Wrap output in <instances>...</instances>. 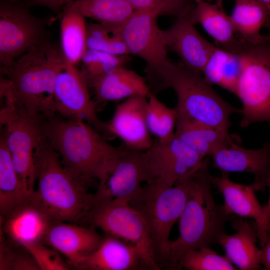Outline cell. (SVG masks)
Listing matches in <instances>:
<instances>
[{"label": "cell", "mask_w": 270, "mask_h": 270, "mask_svg": "<svg viewBox=\"0 0 270 270\" xmlns=\"http://www.w3.org/2000/svg\"><path fill=\"white\" fill-rule=\"evenodd\" d=\"M66 64L60 46L43 41L9 65L0 66V98L30 115L54 114V86Z\"/></svg>", "instance_id": "1"}, {"label": "cell", "mask_w": 270, "mask_h": 270, "mask_svg": "<svg viewBox=\"0 0 270 270\" xmlns=\"http://www.w3.org/2000/svg\"><path fill=\"white\" fill-rule=\"evenodd\" d=\"M233 270L236 268L226 256L218 254L210 247H202L186 254L180 261L178 270Z\"/></svg>", "instance_id": "34"}, {"label": "cell", "mask_w": 270, "mask_h": 270, "mask_svg": "<svg viewBox=\"0 0 270 270\" xmlns=\"http://www.w3.org/2000/svg\"><path fill=\"white\" fill-rule=\"evenodd\" d=\"M148 98L136 96L126 98L116 106L108 124L110 135L120 138L128 149L144 151L153 142L146 120Z\"/></svg>", "instance_id": "17"}, {"label": "cell", "mask_w": 270, "mask_h": 270, "mask_svg": "<svg viewBox=\"0 0 270 270\" xmlns=\"http://www.w3.org/2000/svg\"><path fill=\"white\" fill-rule=\"evenodd\" d=\"M41 126L63 166L86 184L92 179L102 180L126 150L110 144L80 118H66L56 113L44 117Z\"/></svg>", "instance_id": "2"}, {"label": "cell", "mask_w": 270, "mask_h": 270, "mask_svg": "<svg viewBox=\"0 0 270 270\" xmlns=\"http://www.w3.org/2000/svg\"><path fill=\"white\" fill-rule=\"evenodd\" d=\"M0 110L2 126L13 164L26 198L35 190L34 161L36 148L42 134V116H32L7 100H2Z\"/></svg>", "instance_id": "9"}, {"label": "cell", "mask_w": 270, "mask_h": 270, "mask_svg": "<svg viewBox=\"0 0 270 270\" xmlns=\"http://www.w3.org/2000/svg\"><path fill=\"white\" fill-rule=\"evenodd\" d=\"M92 88L97 102H101L136 96L148 97L152 92L146 78L124 66L102 77Z\"/></svg>", "instance_id": "25"}, {"label": "cell", "mask_w": 270, "mask_h": 270, "mask_svg": "<svg viewBox=\"0 0 270 270\" xmlns=\"http://www.w3.org/2000/svg\"><path fill=\"white\" fill-rule=\"evenodd\" d=\"M193 8L177 17L170 27L161 30V36L167 49L176 53L184 66L202 73L216 46L203 38L195 28L190 18Z\"/></svg>", "instance_id": "14"}, {"label": "cell", "mask_w": 270, "mask_h": 270, "mask_svg": "<svg viewBox=\"0 0 270 270\" xmlns=\"http://www.w3.org/2000/svg\"><path fill=\"white\" fill-rule=\"evenodd\" d=\"M243 68L235 94L240 100V126L270 122V36L256 42L242 41Z\"/></svg>", "instance_id": "7"}, {"label": "cell", "mask_w": 270, "mask_h": 270, "mask_svg": "<svg viewBox=\"0 0 270 270\" xmlns=\"http://www.w3.org/2000/svg\"><path fill=\"white\" fill-rule=\"evenodd\" d=\"M128 56H116L102 52L87 49L80 62V72L89 87L118 68L124 66Z\"/></svg>", "instance_id": "30"}, {"label": "cell", "mask_w": 270, "mask_h": 270, "mask_svg": "<svg viewBox=\"0 0 270 270\" xmlns=\"http://www.w3.org/2000/svg\"><path fill=\"white\" fill-rule=\"evenodd\" d=\"M74 268L85 270H135L146 266L133 245L104 234L98 246Z\"/></svg>", "instance_id": "20"}, {"label": "cell", "mask_w": 270, "mask_h": 270, "mask_svg": "<svg viewBox=\"0 0 270 270\" xmlns=\"http://www.w3.org/2000/svg\"><path fill=\"white\" fill-rule=\"evenodd\" d=\"M28 198L14 168L3 132L0 140V214L4 218Z\"/></svg>", "instance_id": "29"}, {"label": "cell", "mask_w": 270, "mask_h": 270, "mask_svg": "<svg viewBox=\"0 0 270 270\" xmlns=\"http://www.w3.org/2000/svg\"><path fill=\"white\" fill-rule=\"evenodd\" d=\"M86 44L88 49L116 56L130 54L123 40L100 23L87 24Z\"/></svg>", "instance_id": "33"}, {"label": "cell", "mask_w": 270, "mask_h": 270, "mask_svg": "<svg viewBox=\"0 0 270 270\" xmlns=\"http://www.w3.org/2000/svg\"><path fill=\"white\" fill-rule=\"evenodd\" d=\"M85 17L68 5L60 22V49L66 62L76 66L87 50Z\"/></svg>", "instance_id": "27"}, {"label": "cell", "mask_w": 270, "mask_h": 270, "mask_svg": "<svg viewBox=\"0 0 270 270\" xmlns=\"http://www.w3.org/2000/svg\"><path fill=\"white\" fill-rule=\"evenodd\" d=\"M145 182L172 186L193 174L204 160L175 135L166 140L158 138L141 151Z\"/></svg>", "instance_id": "11"}, {"label": "cell", "mask_w": 270, "mask_h": 270, "mask_svg": "<svg viewBox=\"0 0 270 270\" xmlns=\"http://www.w3.org/2000/svg\"><path fill=\"white\" fill-rule=\"evenodd\" d=\"M243 68V58L240 51L228 52L224 62L220 86L235 94Z\"/></svg>", "instance_id": "37"}, {"label": "cell", "mask_w": 270, "mask_h": 270, "mask_svg": "<svg viewBox=\"0 0 270 270\" xmlns=\"http://www.w3.org/2000/svg\"><path fill=\"white\" fill-rule=\"evenodd\" d=\"M175 136L202 158L234 141L229 133L177 116Z\"/></svg>", "instance_id": "24"}, {"label": "cell", "mask_w": 270, "mask_h": 270, "mask_svg": "<svg viewBox=\"0 0 270 270\" xmlns=\"http://www.w3.org/2000/svg\"><path fill=\"white\" fill-rule=\"evenodd\" d=\"M267 238L261 248V264L265 270H270V223L267 228Z\"/></svg>", "instance_id": "41"}, {"label": "cell", "mask_w": 270, "mask_h": 270, "mask_svg": "<svg viewBox=\"0 0 270 270\" xmlns=\"http://www.w3.org/2000/svg\"><path fill=\"white\" fill-rule=\"evenodd\" d=\"M214 167L222 172H246L254 176L255 190L263 192L270 176V141L258 149L242 148L234 141L212 156Z\"/></svg>", "instance_id": "16"}, {"label": "cell", "mask_w": 270, "mask_h": 270, "mask_svg": "<svg viewBox=\"0 0 270 270\" xmlns=\"http://www.w3.org/2000/svg\"><path fill=\"white\" fill-rule=\"evenodd\" d=\"M34 161L37 187L30 198L53 222H74L85 218L94 204V194L62 164L42 132Z\"/></svg>", "instance_id": "4"}, {"label": "cell", "mask_w": 270, "mask_h": 270, "mask_svg": "<svg viewBox=\"0 0 270 270\" xmlns=\"http://www.w3.org/2000/svg\"><path fill=\"white\" fill-rule=\"evenodd\" d=\"M212 184L223 196L224 207L232 215L254 219L252 227L258 226L262 218V206L258 202L253 186L232 181L228 172H222L220 177L212 176Z\"/></svg>", "instance_id": "23"}, {"label": "cell", "mask_w": 270, "mask_h": 270, "mask_svg": "<svg viewBox=\"0 0 270 270\" xmlns=\"http://www.w3.org/2000/svg\"><path fill=\"white\" fill-rule=\"evenodd\" d=\"M208 1L210 2H214L215 3L217 4L219 6H224V0H208Z\"/></svg>", "instance_id": "43"}, {"label": "cell", "mask_w": 270, "mask_h": 270, "mask_svg": "<svg viewBox=\"0 0 270 270\" xmlns=\"http://www.w3.org/2000/svg\"><path fill=\"white\" fill-rule=\"evenodd\" d=\"M228 51L216 46L204 65L202 74L204 80L210 84L220 86L222 71Z\"/></svg>", "instance_id": "38"}, {"label": "cell", "mask_w": 270, "mask_h": 270, "mask_svg": "<svg viewBox=\"0 0 270 270\" xmlns=\"http://www.w3.org/2000/svg\"><path fill=\"white\" fill-rule=\"evenodd\" d=\"M88 88L80 70L76 66L66 62L54 86L56 112L64 118L82 119L98 132L110 136L108 124L98 117L96 104L91 99Z\"/></svg>", "instance_id": "13"}, {"label": "cell", "mask_w": 270, "mask_h": 270, "mask_svg": "<svg viewBox=\"0 0 270 270\" xmlns=\"http://www.w3.org/2000/svg\"><path fill=\"white\" fill-rule=\"evenodd\" d=\"M94 228L70 222H54L50 226L44 243L64 256L70 267L74 268L101 242L103 236Z\"/></svg>", "instance_id": "18"}, {"label": "cell", "mask_w": 270, "mask_h": 270, "mask_svg": "<svg viewBox=\"0 0 270 270\" xmlns=\"http://www.w3.org/2000/svg\"><path fill=\"white\" fill-rule=\"evenodd\" d=\"M177 112L176 108H170L151 92L148 98L146 120L150 132L156 138L166 140L174 136Z\"/></svg>", "instance_id": "31"}, {"label": "cell", "mask_w": 270, "mask_h": 270, "mask_svg": "<svg viewBox=\"0 0 270 270\" xmlns=\"http://www.w3.org/2000/svg\"><path fill=\"white\" fill-rule=\"evenodd\" d=\"M234 6L230 16L238 36L242 41L256 42L266 36L261 34L266 26L270 30V13L258 0H234Z\"/></svg>", "instance_id": "26"}, {"label": "cell", "mask_w": 270, "mask_h": 270, "mask_svg": "<svg viewBox=\"0 0 270 270\" xmlns=\"http://www.w3.org/2000/svg\"><path fill=\"white\" fill-rule=\"evenodd\" d=\"M32 6L45 7L54 12L58 13L74 0H26Z\"/></svg>", "instance_id": "40"}, {"label": "cell", "mask_w": 270, "mask_h": 270, "mask_svg": "<svg viewBox=\"0 0 270 270\" xmlns=\"http://www.w3.org/2000/svg\"><path fill=\"white\" fill-rule=\"evenodd\" d=\"M194 24H200L214 40L218 47L237 52L242 44L230 16L224 7L206 0H197L190 14Z\"/></svg>", "instance_id": "22"}, {"label": "cell", "mask_w": 270, "mask_h": 270, "mask_svg": "<svg viewBox=\"0 0 270 270\" xmlns=\"http://www.w3.org/2000/svg\"><path fill=\"white\" fill-rule=\"evenodd\" d=\"M230 221L237 232L222 234L218 244L224 248L226 256L240 270H254L261 267V249L256 246V234L252 226L242 217L232 215Z\"/></svg>", "instance_id": "21"}, {"label": "cell", "mask_w": 270, "mask_h": 270, "mask_svg": "<svg viewBox=\"0 0 270 270\" xmlns=\"http://www.w3.org/2000/svg\"><path fill=\"white\" fill-rule=\"evenodd\" d=\"M262 3L270 13V0H258Z\"/></svg>", "instance_id": "42"}, {"label": "cell", "mask_w": 270, "mask_h": 270, "mask_svg": "<svg viewBox=\"0 0 270 270\" xmlns=\"http://www.w3.org/2000/svg\"><path fill=\"white\" fill-rule=\"evenodd\" d=\"M209 165L208 156L192 177L188 200L179 218V236L170 241L164 262L170 270H178L180 261L188 252L218 244L232 216L224 204L214 201Z\"/></svg>", "instance_id": "3"}, {"label": "cell", "mask_w": 270, "mask_h": 270, "mask_svg": "<svg viewBox=\"0 0 270 270\" xmlns=\"http://www.w3.org/2000/svg\"><path fill=\"white\" fill-rule=\"evenodd\" d=\"M31 254L40 270H68L70 266L61 254L44 243L24 246Z\"/></svg>", "instance_id": "36"}, {"label": "cell", "mask_w": 270, "mask_h": 270, "mask_svg": "<svg viewBox=\"0 0 270 270\" xmlns=\"http://www.w3.org/2000/svg\"><path fill=\"white\" fill-rule=\"evenodd\" d=\"M53 222L46 214L30 198L4 218H0V228L5 235L25 246L44 243Z\"/></svg>", "instance_id": "19"}, {"label": "cell", "mask_w": 270, "mask_h": 270, "mask_svg": "<svg viewBox=\"0 0 270 270\" xmlns=\"http://www.w3.org/2000/svg\"><path fill=\"white\" fill-rule=\"evenodd\" d=\"M22 0H0V66H6L48 40L47 21Z\"/></svg>", "instance_id": "10"}, {"label": "cell", "mask_w": 270, "mask_h": 270, "mask_svg": "<svg viewBox=\"0 0 270 270\" xmlns=\"http://www.w3.org/2000/svg\"><path fill=\"white\" fill-rule=\"evenodd\" d=\"M193 174L172 186L146 183L129 202L144 214L148 222L160 268L170 241L171 230L186 204Z\"/></svg>", "instance_id": "6"}, {"label": "cell", "mask_w": 270, "mask_h": 270, "mask_svg": "<svg viewBox=\"0 0 270 270\" xmlns=\"http://www.w3.org/2000/svg\"><path fill=\"white\" fill-rule=\"evenodd\" d=\"M136 10H152L176 18L193 7L197 0H126Z\"/></svg>", "instance_id": "35"}, {"label": "cell", "mask_w": 270, "mask_h": 270, "mask_svg": "<svg viewBox=\"0 0 270 270\" xmlns=\"http://www.w3.org/2000/svg\"><path fill=\"white\" fill-rule=\"evenodd\" d=\"M68 5L110 30L123 24L136 11L126 0H74Z\"/></svg>", "instance_id": "28"}, {"label": "cell", "mask_w": 270, "mask_h": 270, "mask_svg": "<svg viewBox=\"0 0 270 270\" xmlns=\"http://www.w3.org/2000/svg\"><path fill=\"white\" fill-rule=\"evenodd\" d=\"M0 230V270H40L30 252Z\"/></svg>", "instance_id": "32"}, {"label": "cell", "mask_w": 270, "mask_h": 270, "mask_svg": "<svg viewBox=\"0 0 270 270\" xmlns=\"http://www.w3.org/2000/svg\"><path fill=\"white\" fill-rule=\"evenodd\" d=\"M94 227L133 245L146 268L160 270L148 222L127 200L120 198L94 204L84 218Z\"/></svg>", "instance_id": "8"}, {"label": "cell", "mask_w": 270, "mask_h": 270, "mask_svg": "<svg viewBox=\"0 0 270 270\" xmlns=\"http://www.w3.org/2000/svg\"><path fill=\"white\" fill-rule=\"evenodd\" d=\"M144 182L141 151L126 148L106 176L98 182L94 194V204L116 198L130 202L140 190Z\"/></svg>", "instance_id": "15"}, {"label": "cell", "mask_w": 270, "mask_h": 270, "mask_svg": "<svg viewBox=\"0 0 270 270\" xmlns=\"http://www.w3.org/2000/svg\"><path fill=\"white\" fill-rule=\"evenodd\" d=\"M159 16L154 10H136L123 24L109 30L123 40L130 54L144 60L146 74L161 68L169 60L156 22Z\"/></svg>", "instance_id": "12"}, {"label": "cell", "mask_w": 270, "mask_h": 270, "mask_svg": "<svg viewBox=\"0 0 270 270\" xmlns=\"http://www.w3.org/2000/svg\"><path fill=\"white\" fill-rule=\"evenodd\" d=\"M201 72L168 60L162 66L146 74L151 92L172 89L177 96V116L228 133L232 114L240 112L224 100Z\"/></svg>", "instance_id": "5"}, {"label": "cell", "mask_w": 270, "mask_h": 270, "mask_svg": "<svg viewBox=\"0 0 270 270\" xmlns=\"http://www.w3.org/2000/svg\"><path fill=\"white\" fill-rule=\"evenodd\" d=\"M268 186L270 190V176L268 181ZM270 223V196L267 204L262 207V218L260 224L253 228L256 234L260 244L262 247L266 240L267 228Z\"/></svg>", "instance_id": "39"}]
</instances>
